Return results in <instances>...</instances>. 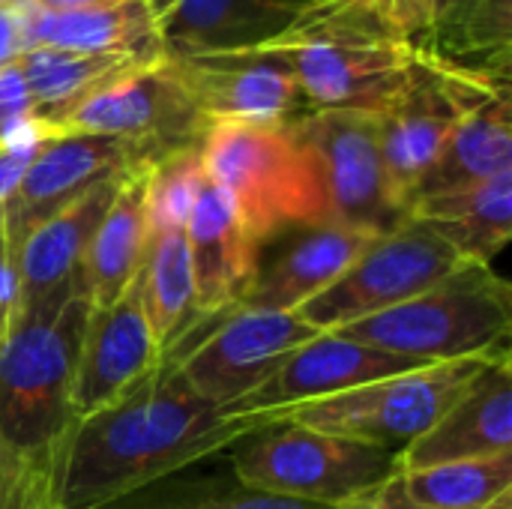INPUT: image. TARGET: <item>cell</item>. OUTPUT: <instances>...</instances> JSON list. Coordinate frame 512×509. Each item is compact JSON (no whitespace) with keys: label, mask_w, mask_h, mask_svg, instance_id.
Here are the masks:
<instances>
[{"label":"cell","mask_w":512,"mask_h":509,"mask_svg":"<svg viewBox=\"0 0 512 509\" xmlns=\"http://www.w3.org/2000/svg\"><path fill=\"white\" fill-rule=\"evenodd\" d=\"M252 417L195 396L171 354L123 399L75 420L57 468L60 509H102L228 453L255 432Z\"/></svg>","instance_id":"1"},{"label":"cell","mask_w":512,"mask_h":509,"mask_svg":"<svg viewBox=\"0 0 512 509\" xmlns=\"http://www.w3.org/2000/svg\"><path fill=\"white\" fill-rule=\"evenodd\" d=\"M270 45L291 54L312 111L381 114L414 63L384 0L312 3Z\"/></svg>","instance_id":"2"},{"label":"cell","mask_w":512,"mask_h":509,"mask_svg":"<svg viewBox=\"0 0 512 509\" xmlns=\"http://www.w3.org/2000/svg\"><path fill=\"white\" fill-rule=\"evenodd\" d=\"M90 303L78 285L12 318L0 339V441L60 468Z\"/></svg>","instance_id":"3"},{"label":"cell","mask_w":512,"mask_h":509,"mask_svg":"<svg viewBox=\"0 0 512 509\" xmlns=\"http://www.w3.org/2000/svg\"><path fill=\"white\" fill-rule=\"evenodd\" d=\"M333 333L426 366L510 354L512 285L492 264L465 261L423 294Z\"/></svg>","instance_id":"4"},{"label":"cell","mask_w":512,"mask_h":509,"mask_svg":"<svg viewBox=\"0 0 512 509\" xmlns=\"http://www.w3.org/2000/svg\"><path fill=\"white\" fill-rule=\"evenodd\" d=\"M201 159L261 249L291 228L330 219L321 165L294 123H213Z\"/></svg>","instance_id":"5"},{"label":"cell","mask_w":512,"mask_h":509,"mask_svg":"<svg viewBox=\"0 0 512 509\" xmlns=\"http://www.w3.org/2000/svg\"><path fill=\"white\" fill-rule=\"evenodd\" d=\"M228 453L237 483L327 509L378 492L399 471V453L393 450L294 423L258 426Z\"/></svg>","instance_id":"6"},{"label":"cell","mask_w":512,"mask_h":509,"mask_svg":"<svg viewBox=\"0 0 512 509\" xmlns=\"http://www.w3.org/2000/svg\"><path fill=\"white\" fill-rule=\"evenodd\" d=\"M492 360L495 357L453 360V363H435L393 378H381L357 390L276 414L264 426L294 423L315 432L402 453L411 441H417L441 420V414L462 396V390Z\"/></svg>","instance_id":"7"},{"label":"cell","mask_w":512,"mask_h":509,"mask_svg":"<svg viewBox=\"0 0 512 509\" xmlns=\"http://www.w3.org/2000/svg\"><path fill=\"white\" fill-rule=\"evenodd\" d=\"M462 264L465 258L450 240L423 219L405 216L393 231L378 234L354 264L327 291L297 309V315L318 333H333L423 294Z\"/></svg>","instance_id":"8"},{"label":"cell","mask_w":512,"mask_h":509,"mask_svg":"<svg viewBox=\"0 0 512 509\" xmlns=\"http://www.w3.org/2000/svg\"><path fill=\"white\" fill-rule=\"evenodd\" d=\"M315 336L321 333L297 312L237 309L225 318L204 321L168 354L195 396L228 408L264 384L288 354Z\"/></svg>","instance_id":"9"},{"label":"cell","mask_w":512,"mask_h":509,"mask_svg":"<svg viewBox=\"0 0 512 509\" xmlns=\"http://www.w3.org/2000/svg\"><path fill=\"white\" fill-rule=\"evenodd\" d=\"M504 93L510 90H495L468 81L414 54V63L402 87L378 114L381 153H384L390 192L405 216L411 213L423 174L432 168V162L438 159L441 147L447 144L459 120L468 111L480 108L483 102Z\"/></svg>","instance_id":"10"},{"label":"cell","mask_w":512,"mask_h":509,"mask_svg":"<svg viewBox=\"0 0 512 509\" xmlns=\"http://www.w3.org/2000/svg\"><path fill=\"white\" fill-rule=\"evenodd\" d=\"M198 114L213 123L291 126L312 114L291 54L282 45L162 57Z\"/></svg>","instance_id":"11"},{"label":"cell","mask_w":512,"mask_h":509,"mask_svg":"<svg viewBox=\"0 0 512 509\" xmlns=\"http://www.w3.org/2000/svg\"><path fill=\"white\" fill-rule=\"evenodd\" d=\"M207 129L210 123L198 114L168 63L159 60L93 93L57 123L54 135L117 138L162 159L174 150L198 147Z\"/></svg>","instance_id":"12"},{"label":"cell","mask_w":512,"mask_h":509,"mask_svg":"<svg viewBox=\"0 0 512 509\" xmlns=\"http://www.w3.org/2000/svg\"><path fill=\"white\" fill-rule=\"evenodd\" d=\"M294 126L321 165L333 222L378 237L405 219L390 192L378 114L312 111Z\"/></svg>","instance_id":"13"},{"label":"cell","mask_w":512,"mask_h":509,"mask_svg":"<svg viewBox=\"0 0 512 509\" xmlns=\"http://www.w3.org/2000/svg\"><path fill=\"white\" fill-rule=\"evenodd\" d=\"M423 366L426 363L378 351L339 333H321L312 342L300 345L294 354H288L264 384H258L252 393H246L225 411L231 417H252L258 426H264L270 417L285 414L291 408L321 402Z\"/></svg>","instance_id":"14"},{"label":"cell","mask_w":512,"mask_h":509,"mask_svg":"<svg viewBox=\"0 0 512 509\" xmlns=\"http://www.w3.org/2000/svg\"><path fill=\"white\" fill-rule=\"evenodd\" d=\"M156 159L117 138L102 135H57L48 138L33 156L30 168L21 177V186L6 210L3 237L12 255L45 219L60 213L90 186L135 168H147Z\"/></svg>","instance_id":"15"},{"label":"cell","mask_w":512,"mask_h":509,"mask_svg":"<svg viewBox=\"0 0 512 509\" xmlns=\"http://www.w3.org/2000/svg\"><path fill=\"white\" fill-rule=\"evenodd\" d=\"M162 357L144 309L141 279L135 276L111 306L90 309L87 315L72 387V417L84 420L114 405L144 381Z\"/></svg>","instance_id":"16"},{"label":"cell","mask_w":512,"mask_h":509,"mask_svg":"<svg viewBox=\"0 0 512 509\" xmlns=\"http://www.w3.org/2000/svg\"><path fill=\"white\" fill-rule=\"evenodd\" d=\"M375 234L348 228L333 219L285 231L261 249L258 276L240 309L297 312L327 291Z\"/></svg>","instance_id":"17"},{"label":"cell","mask_w":512,"mask_h":509,"mask_svg":"<svg viewBox=\"0 0 512 509\" xmlns=\"http://www.w3.org/2000/svg\"><path fill=\"white\" fill-rule=\"evenodd\" d=\"M186 243L201 321L237 312L258 276L261 246L240 222L225 189L210 177H204L195 195L186 222Z\"/></svg>","instance_id":"18"},{"label":"cell","mask_w":512,"mask_h":509,"mask_svg":"<svg viewBox=\"0 0 512 509\" xmlns=\"http://www.w3.org/2000/svg\"><path fill=\"white\" fill-rule=\"evenodd\" d=\"M162 57L246 51L282 39L312 0H147Z\"/></svg>","instance_id":"19"},{"label":"cell","mask_w":512,"mask_h":509,"mask_svg":"<svg viewBox=\"0 0 512 509\" xmlns=\"http://www.w3.org/2000/svg\"><path fill=\"white\" fill-rule=\"evenodd\" d=\"M512 453V357L501 354L462 390L441 420L399 453V471Z\"/></svg>","instance_id":"20"},{"label":"cell","mask_w":512,"mask_h":509,"mask_svg":"<svg viewBox=\"0 0 512 509\" xmlns=\"http://www.w3.org/2000/svg\"><path fill=\"white\" fill-rule=\"evenodd\" d=\"M126 174L129 171L90 186L60 213H54L51 219H45L39 228L30 231V237L21 243L15 255V267H18L15 315L39 309L69 294L78 285V264L84 258V249Z\"/></svg>","instance_id":"21"},{"label":"cell","mask_w":512,"mask_h":509,"mask_svg":"<svg viewBox=\"0 0 512 509\" xmlns=\"http://www.w3.org/2000/svg\"><path fill=\"white\" fill-rule=\"evenodd\" d=\"M24 48H57L75 54H120L144 63L162 60L147 0H123L117 6L48 12L33 3L15 6Z\"/></svg>","instance_id":"22"},{"label":"cell","mask_w":512,"mask_h":509,"mask_svg":"<svg viewBox=\"0 0 512 509\" xmlns=\"http://www.w3.org/2000/svg\"><path fill=\"white\" fill-rule=\"evenodd\" d=\"M411 51L468 81L510 90V0H453Z\"/></svg>","instance_id":"23"},{"label":"cell","mask_w":512,"mask_h":509,"mask_svg":"<svg viewBox=\"0 0 512 509\" xmlns=\"http://www.w3.org/2000/svg\"><path fill=\"white\" fill-rule=\"evenodd\" d=\"M147 171L150 165L135 168L123 177L114 201L108 204L84 249V258L78 264V291L84 294L90 309L111 306L144 267L150 243L144 207Z\"/></svg>","instance_id":"24"},{"label":"cell","mask_w":512,"mask_h":509,"mask_svg":"<svg viewBox=\"0 0 512 509\" xmlns=\"http://www.w3.org/2000/svg\"><path fill=\"white\" fill-rule=\"evenodd\" d=\"M504 171H512L510 93L483 102L480 108L468 111L459 120V126L441 147L438 159L423 174L414 204L435 195L468 189Z\"/></svg>","instance_id":"25"},{"label":"cell","mask_w":512,"mask_h":509,"mask_svg":"<svg viewBox=\"0 0 512 509\" xmlns=\"http://www.w3.org/2000/svg\"><path fill=\"white\" fill-rule=\"evenodd\" d=\"M408 216L432 225L465 261L492 264L512 237V171L459 192L426 198L414 204Z\"/></svg>","instance_id":"26"},{"label":"cell","mask_w":512,"mask_h":509,"mask_svg":"<svg viewBox=\"0 0 512 509\" xmlns=\"http://www.w3.org/2000/svg\"><path fill=\"white\" fill-rule=\"evenodd\" d=\"M18 66L33 99V114L54 132L57 123L66 114H72L81 102H87L93 93L105 90L117 78L150 63L138 57H120V54H75V51H57V48H24L18 57Z\"/></svg>","instance_id":"27"},{"label":"cell","mask_w":512,"mask_h":509,"mask_svg":"<svg viewBox=\"0 0 512 509\" xmlns=\"http://www.w3.org/2000/svg\"><path fill=\"white\" fill-rule=\"evenodd\" d=\"M512 495V453L396 471L369 498L399 509H483Z\"/></svg>","instance_id":"28"},{"label":"cell","mask_w":512,"mask_h":509,"mask_svg":"<svg viewBox=\"0 0 512 509\" xmlns=\"http://www.w3.org/2000/svg\"><path fill=\"white\" fill-rule=\"evenodd\" d=\"M138 279H141V297L150 327L156 333L162 354H168L204 324L195 306L186 231L150 234L147 258Z\"/></svg>","instance_id":"29"},{"label":"cell","mask_w":512,"mask_h":509,"mask_svg":"<svg viewBox=\"0 0 512 509\" xmlns=\"http://www.w3.org/2000/svg\"><path fill=\"white\" fill-rule=\"evenodd\" d=\"M102 509H327L303 501H288L276 495L255 492L234 477H213V480H192L180 486L156 483L141 489L111 507Z\"/></svg>","instance_id":"30"},{"label":"cell","mask_w":512,"mask_h":509,"mask_svg":"<svg viewBox=\"0 0 512 509\" xmlns=\"http://www.w3.org/2000/svg\"><path fill=\"white\" fill-rule=\"evenodd\" d=\"M204 177L207 171L201 159V144L174 150L150 165L147 192H144L150 234L186 231V222H189V213H192V204Z\"/></svg>","instance_id":"31"},{"label":"cell","mask_w":512,"mask_h":509,"mask_svg":"<svg viewBox=\"0 0 512 509\" xmlns=\"http://www.w3.org/2000/svg\"><path fill=\"white\" fill-rule=\"evenodd\" d=\"M0 509H60L57 465L0 441Z\"/></svg>","instance_id":"32"},{"label":"cell","mask_w":512,"mask_h":509,"mask_svg":"<svg viewBox=\"0 0 512 509\" xmlns=\"http://www.w3.org/2000/svg\"><path fill=\"white\" fill-rule=\"evenodd\" d=\"M48 138H54V132L39 117H30L0 144V237H3V225H6V210L21 186V177Z\"/></svg>","instance_id":"33"},{"label":"cell","mask_w":512,"mask_h":509,"mask_svg":"<svg viewBox=\"0 0 512 509\" xmlns=\"http://www.w3.org/2000/svg\"><path fill=\"white\" fill-rule=\"evenodd\" d=\"M30 117H36L33 99H30L27 81L21 75V66L15 60L0 69V144Z\"/></svg>","instance_id":"34"},{"label":"cell","mask_w":512,"mask_h":509,"mask_svg":"<svg viewBox=\"0 0 512 509\" xmlns=\"http://www.w3.org/2000/svg\"><path fill=\"white\" fill-rule=\"evenodd\" d=\"M393 21L399 24V30L405 33L408 45L414 48V42L432 27V21L453 3V0H384Z\"/></svg>","instance_id":"35"},{"label":"cell","mask_w":512,"mask_h":509,"mask_svg":"<svg viewBox=\"0 0 512 509\" xmlns=\"http://www.w3.org/2000/svg\"><path fill=\"white\" fill-rule=\"evenodd\" d=\"M18 309V267L6 240L0 237V339L9 330Z\"/></svg>","instance_id":"36"},{"label":"cell","mask_w":512,"mask_h":509,"mask_svg":"<svg viewBox=\"0 0 512 509\" xmlns=\"http://www.w3.org/2000/svg\"><path fill=\"white\" fill-rule=\"evenodd\" d=\"M24 51V42H21V27H18V18H15V9L9 6H0V69L15 63Z\"/></svg>","instance_id":"37"},{"label":"cell","mask_w":512,"mask_h":509,"mask_svg":"<svg viewBox=\"0 0 512 509\" xmlns=\"http://www.w3.org/2000/svg\"><path fill=\"white\" fill-rule=\"evenodd\" d=\"M39 9L48 12H81V9H102V6H117L123 0H30Z\"/></svg>","instance_id":"38"},{"label":"cell","mask_w":512,"mask_h":509,"mask_svg":"<svg viewBox=\"0 0 512 509\" xmlns=\"http://www.w3.org/2000/svg\"><path fill=\"white\" fill-rule=\"evenodd\" d=\"M339 509H399V507H384V504H378V501H372L369 495L366 498H360V501H354V504H348V507H339ZM483 509H512V495L507 498H501V501H495V504H489V507Z\"/></svg>","instance_id":"39"},{"label":"cell","mask_w":512,"mask_h":509,"mask_svg":"<svg viewBox=\"0 0 512 509\" xmlns=\"http://www.w3.org/2000/svg\"><path fill=\"white\" fill-rule=\"evenodd\" d=\"M24 3H30V0H0V6H9V9H15V6H24Z\"/></svg>","instance_id":"40"},{"label":"cell","mask_w":512,"mask_h":509,"mask_svg":"<svg viewBox=\"0 0 512 509\" xmlns=\"http://www.w3.org/2000/svg\"><path fill=\"white\" fill-rule=\"evenodd\" d=\"M312 3H324V0H312Z\"/></svg>","instance_id":"41"}]
</instances>
